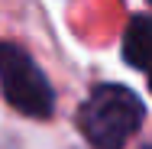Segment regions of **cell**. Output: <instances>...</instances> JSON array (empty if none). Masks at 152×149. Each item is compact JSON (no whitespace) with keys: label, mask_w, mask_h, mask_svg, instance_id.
<instances>
[{"label":"cell","mask_w":152,"mask_h":149,"mask_svg":"<svg viewBox=\"0 0 152 149\" xmlns=\"http://www.w3.org/2000/svg\"><path fill=\"white\" fill-rule=\"evenodd\" d=\"M149 88H152V68H149Z\"/></svg>","instance_id":"obj_4"},{"label":"cell","mask_w":152,"mask_h":149,"mask_svg":"<svg viewBox=\"0 0 152 149\" xmlns=\"http://www.w3.org/2000/svg\"><path fill=\"white\" fill-rule=\"evenodd\" d=\"M0 84L3 97L26 117L45 120L55 110V94L42 68L16 42H0Z\"/></svg>","instance_id":"obj_2"},{"label":"cell","mask_w":152,"mask_h":149,"mask_svg":"<svg viewBox=\"0 0 152 149\" xmlns=\"http://www.w3.org/2000/svg\"><path fill=\"white\" fill-rule=\"evenodd\" d=\"M123 59L133 68H152V16H133L123 36Z\"/></svg>","instance_id":"obj_3"},{"label":"cell","mask_w":152,"mask_h":149,"mask_svg":"<svg viewBox=\"0 0 152 149\" xmlns=\"http://www.w3.org/2000/svg\"><path fill=\"white\" fill-rule=\"evenodd\" d=\"M142 117H146L142 101L129 88L100 84L84 101L78 114V126L94 149H123L126 139L142 126Z\"/></svg>","instance_id":"obj_1"}]
</instances>
